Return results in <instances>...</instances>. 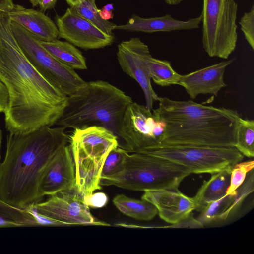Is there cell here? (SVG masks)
Here are the masks:
<instances>
[{
    "label": "cell",
    "mask_w": 254,
    "mask_h": 254,
    "mask_svg": "<svg viewBox=\"0 0 254 254\" xmlns=\"http://www.w3.org/2000/svg\"><path fill=\"white\" fill-rule=\"evenodd\" d=\"M0 80L8 93L4 113L9 133H24L55 125L67 96L45 79L27 60L5 13H0Z\"/></svg>",
    "instance_id": "1"
},
{
    "label": "cell",
    "mask_w": 254,
    "mask_h": 254,
    "mask_svg": "<svg viewBox=\"0 0 254 254\" xmlns=\"http://www.w3.org/2000/svg\"><path fill=\"white\" fill-rule=\"evenodd\" d=\"M63 127L44 126L24 133H9L0 165V200L25 209L40 202L39 184L47 165L69 142Z\"/></svg>",
    "instance_id": "2"
},
{
    "label": "cell",
    "mask_w": 254,
    "mask_h": 254,
    "mask_svg": "<svg viewBox=\"0 0 254 254\" xmlns=\"http://www.w3.org/2000/svg\"><path fill=\"white\" fill-rule=\"evenodd\" d=\"M158 101L152 112L165 124L160 144L235 147L241 118L236 111L191 100Z\"/></svg>",
    "instance_id": "3"
},
{
    "label": "cell",
    "mask_w": 254,
    "mask_h": 254,
    "mask_svg": "<svg viewBox=\"0 0 254 254\" xmlns=\"http://www.w3.org/2000/svg\"><path fill=\"white\" fill-rule=\"evenodd\" d=\"M132 102L123 91L110 83L96 80L67 96L63 113L55 125L65 128L104 127L120 138V127L125 111Z\"/></svg>",
    "instance_id": "4"
},
{
    "label": "cell",
    "mask_w": 254,
    "mask_h": 254,
    "mask_svg": "<svg viewBox=\"0 0 254 254\" xmlns=\"http://www.w3.org/2000/svg\"><path fill=\"white\" fill-rule=\"evenodd\" d=\"M191 174L188 168L168 159L133 153L128 155L123 168L119 172L101 177L100 184L135 191L176 190Z\"/></svg>",
    "instance_id": "5"
},
{
    "label": "cell",
    "mask_w": 254,
    "mask_h": 254,
    "mask_svg": "<svg viewBox=\"0 0 254 254\" xmlns=\"http://www.w3.org/2000/svg\"><path fill=\"white\" fill-rule=\"evenodd\" d=\"M69 142L76 188L83 197L90 195L101 189L103 166L108 153L119 146L118 137L104 127L93 126L74 129Z\"/></svg>",
    "instance_id": "6"
},
{
    "label": "cell",
    "mask_w": 254,
    "mask_h": 254,
    "mask_svg": "<svg viewBox=\"0 0 254 254\" xmlns=\"http://www.w3.org/2000/svg\"><path fill=\"white\" fill-rule=\"evenodd\" d=\"M238 10L235 0H203L202 43L209 56L227 59L235 50Z\"/></svg>",
    "instance_id": "7"
},
{
    "label": "cell",
    "mask_w": 254,
    "mask_h": 254,
    "mask_svg": "<svg viewBox=\"0 0 254 254\" xmlns=\"http://www.w3.org/2000/svg\"><path fill=\"white\" fill-rule=\"evenodd\" d=\"M139 153L168 159L195 174H212L232 167L244 158L235 147L187 144H160Z\"/></svg>",
    "instance_id": "8"
},
{
    "label": "cell",
    "mask_w": 254,
    "mask_h": 254,
    "mask_svg": "<svg viewBox=\"0 0 254 254\" xmlns=\"http://www.w3.org/2000/svg\"><path fill=\"white\" fill-rule=\"evenodd\" d=\"M11 28L26 58L53 86L69 96L85 84L86 82L74 69L62 64L51 55L32 34L12 21Z\"/></svg>",
    "instance_id": "9"
},
{
    "label": "cell",
    "mask_w": 254,
    "mask_h": 254,
    "mask_svg": "<svg viewBox=\"0 0 254 254\" xmlns=\"http://www.w3.org/2000/svg\"><path fill=\"white\" fill-rule=\"evenodd\" d=\"M164 122L146 106L133 101L128 105L120 127V147L130 153L159 145Z\"/></svg>",
    "instance_id": "10"
},
{
    "label": "cell",
    "mask_w": 254,
    "mask_h": 254,
    "mask_svg": "<svg viewBox=\"0 0 254 254\" xmlns=\"http://www.w3.org/2000/svg\"><path fill=\"white\" fill-rule=\"evenodd\" d=\"M33 207L38 214L58 221L63 225L110 226L93 216L76 185L50 195L46 201L33 205Z\"/></svg>",
    "instance_id": "11"
},
{
    "label": "cell",
    "mask_w": 254,
    "mask_h": 254,
    "mask_svg": "<svg viewBox=\"0 0 254 254\" xmlns=\"http://www.w3.org/2000/svg\"><path fill=\"white\" fill-rule=\"evenodd\" d=\"M117 59L124 72L135 80L142 89L146 106L152 110L158 96L153 90L148 70V61L151 56L148 46L139 38L132 37L118 45Z\"/></svg>",
    "instance_id": "12"
},
{
    "label": "cell",
    "mask_w": 254,
    "mask_h": 254,
    "mask_svg": "<svg viewBox=\"0 0 254 254\" xmlns=\"http://www.w3.org/2000/svg\"><path fill=\"white\" fill-rule=\"evenodd\" d=\"M58 38L85 50L102 48L111 45L114 35H109L81 16L71 7L55 17Z\"/></svg>",
    "instance_id": "13"
},
{
    "label": "cell",
    "mask_w": 254,
    "mask_h": 254,
    "mask_svg": "<svg viewBox=\"0 0 254 254\" xmlns=\"http://www.w3.org/2000/svg\"><path fill=\"white\" fill-rule=\"evenodd\" d=\"M75 169L69 145L63 147L46 168L39 184V192L42 197L75 186Z\"/></svg>",
    "instance_id": "14"
},
{
    "label": "cell",
    "mask_w": 254,
    "mask_h": 254,
    "mask_svg": "<svg viewBox=\"0 0 254 254\" xmlns=\"http://www.w3.org/2000/svg\"><path fill=\"white\" fill-rule=\"evenodd\" d=\"M141 199L153 204L159 217L171 224L186 218L197 208L193 198L184 194L178 189L145 191Z\"/></svg>",
    "instance_id": "15"
},
{
    "label": "cell",
    "mask_w": 254,
    "mask_h": 254,
    "mask_svg": "<svg viewBox=\"0 0 254 254\" xmlns=\"http://www.w3.org/2000/svg\"><path fill=\"white\" fill-rule=\"evenodd\" d=\"M234 59L221 62L186 75H182L178 85L182 86L192 99L200 94L217 96L220 90L227 85L224 80L226 67Z\"/></svg>",
    "instance_id": "16"
},
{
    "label": "cell",
    "mask_w": 254,
    "mask_h": 254,
    "mask_svg": "<svg viewBox=\"0 0 254 254\" xmlns=\"http://www.w3.org/2000/svg\"><path fill=\"white\" fill-rule=\"evenodd\" d=\"M201 23V15L186 20H182L174 18L169 14L150 18H143L133 14L127 23L116 25L115 30L144 33L171 32L198 29Z\"/></svg>",
    "instance_id": "17"
},
{
    "label": "cell",
    "mask_w": 254,
    "mask_h": 254,
    "mask_svg": "<svg viewBox=\"0 0 254 254\" xmlns=\"http://www.w3.org/2000/svg\"><path fill=\"white\" fill-rule=\"evenodd\" d=\"M6 14L11 21L24 28L40 41L49 42L58 38L56 23L42 12L14 4Z\"/></svg>",
    "instance_id": "18"
},
{
    "label": "cell",
    "mask_w": 254,
    "mask_h": 254,
    "mask_svg": "<svg viewBox=\"0 0 254 254\" xmlns=\"http://www.w3.org/2000/svg\"><path fill=\"white\" fill-rule=\"evenodd\" d=\"M232 167L212 174L208 180L203 181L193 197L197 205V211H201L209 202L219 199L226 194L230 185Z\"/></svg>",
    "instance_id": "19"
},
{
    "label": "cell",
    "mask_w": 254,
    "mask_h": 254,
    "mask_svg": "<svg viewBox=\"0 0 254 254\" xmlns=\"http://www.w3.org/2000/svg\"><path fill=\"white\" fill-rule=\"evenodd\" d=\"M39 41L51 55L62 64L74 69H87L81 52L70 43L58 39L49 42Z\"/></svg>",
    "instance_id": "20"
},
{
    "label": "cell",
    "mask_w": 254,
    "mask_h": 254,
    "mask_svg": "<svg viewBox=\"0 0 254 254\" xmlns=\"http://www.w3.org/2000/svg\"><path fill=\"white\" fill-rule=\"evenodd\" d=\"M113 202L121 212L138 220L149 221L157 214L155 207L145 200L135 199L122 194L117 195Z\"/></svg>",
    "instance_id": "21"
},
{
    "label": "cell",
    "mask_w": 254,
    "mask_h": 254,
    "mask_svg": "<svg viewBox=\"0 0 254 254\" xmlns=\"http://www.w3.org/2000/svg\"><path fill=\"white\" fill-rule=\"evenodd\" d=\"M39 226L27 209L12 206L0 200V227Z\"/></svg>",
    "instance_id": "22"
},
{
    "label": "cell",
    "mask_w": 254,
    "mask_h": 254,
    "mask_svg": "<svg viewBox=\"0 0 254 254\" xmlns=\"http://www.w3.org/2000/svg\"><path fill=\"white\" fill-rule=\"evenodd\" d=\"M147 64L149 76L156 84L161 86L178 85L181 75L172 68L169 61L151 56Z\"/></svg>",
    "instance_id": "23"
},
{
    "label": "cell",
    "mask_w": 254,
    "mask_h": 254,
    "mask_svg": "<svg viewBox=\"0 0 254 254\" xmlns=\"http://www.w3.org/2000/svg\"><path fill=\"white\" fill-rule=\"evenodd\" d=\"M244 156H254V121L241 118L238 127L235 146Z\"/></svg>",
    "instance_id": "24"
},
{
    "label": "cell",
    "mask_w": 254,
    "mask_h": 254,
    "mask_svg": "<svg viewBox=\"0 0 254 254\" xmlns=\"http://www.w3.org/2000/svg\"><path fill=\"white\" fill-rule=\"evenodd\" d=\"M72 8L105 34L113 35V31L117 25L102 19L99 14L100 9L93 6L86 0H82L80 4Z\"/></svg>",
    "instance_id": "25"
},
{
    "label": "cell",
    "mask_w": 254,
    "mask_h": 254,
    "mask_svg": "<svg viewBox=\"0 0 254 254\" xmlns=\"http://www.w3.org/2000/svg\"><path fill=\"white\" fill-rule=\"evenodd\" d=\"M235 195L236 194H226L220 198L209 202L200 211L201 213L197 219L203 225L217 221L219 217L231 205Z\"/></svg>",
    "instance_id": "26"
},
{
    "label": "cell",
    "mask_w": 254,
    "mask_h": 254,
    "mask_svg": "<svg viewBox=\"0 0 254 254\" xmlns=\"http://www.w3.org/2000/svg\"><path fill=\"white\" fill-rule=\"evenodd\" d=\"M254 190V171H250L243 183L236 190L235 199L229 207L218 218L217 221H225L232 216L242 204L247 197Z\"/></svg>",
    "instance_id": "27"
},
{
    "label": "cell",
    "mask_w": 254,
    "mask_h": 254,
    "mask_svg": "<svg viewBox=\"0 0 254 254\" xmlns=\"http://www.w3.org/2000/svg\"><path fill=\"white\" fill-rule=\"evenodd\" d=\"M128 154L126 149L120 146L113 149L108 153L105 160L101 178L111 176L119 172L123 168Z\"/></svg>",
    "instance_id": "28"
},
{
    "label": "cell",
    "mask_w": 254,
    "mask_h": 254,
    "mask_svg": "<svg viewBox=\"0 0 254 254\" xmlns=\"http://www.w3.org/2000/svg\"><path fill=\"white\" fill-rule=\"evenodd\" d=\"M254 168V161L238 162L233 166L231 170L230 185L226 194H236V190L243 183L247 174Z\"/></svg>",
    "instance_id": "29"
},
{
    "label": "cell",
    "mask_w": 254,
    "mask_h": 254,
    "mask_svg": "<svg viewBox=\"0 0 254 254\" xmlns=\"http://www.w3.org/2000/svg\"><path fill=\"white\" fill-rule=\"evenodd\" d=\"M240 28L245 39L253 50H254V5L249 11L245 12L239 21Z\"/></svg>",
    "instance_id": "30"
},
{
    "label": "cell",
    "mask_w": 254,
    "mask_h": 254,
    "mask_svg": "<svg viewBox=\"0 0 254 254\" xmlns=\"http://www.w3.org/2000/svg\"><path fill=\"white\" fill-rule=\"evenodd\" d=\"M84 201L89 207L92 208H101L105 206L108 202V198L104 192L93 193L90 195L84 197Z\"/></svg>",
    "instance_id": "31"
},
{
    "label": "cell",
    "mask_w": 254,
    "mask_h": 254,
    "mask_svg": "<svg viewBox=\"0 0 254 254\" xmlns=\"http://www.w3.org/2000/svg\"><path fill=\"white\" fill-rule=\"evenodd\" d=\"M204 225L197 219L194 218L192 213L180 221L161 228H201Z\"/></svg>",
    "instance_id": "32"
},
{
    "label": "cell",
    "mask_w": 254,
    "mask_h": 254,
    "mask_svg": "<svg viewBox=\"0 0 254 254\" xmlns=\"http://www.w3.org/2000/svg\"><path fill=\"white\" fill-rule=\"evenodd\" d=\"M58 0H29L33 7L39 6L42 11L53 8L55 6Z\"/></svg>",
    "instance_id": "33"
},
{
    "label": "cell",
    "mask_w": 254,
    "mask_h": 254,
    "mask_svg": "<svg viewBox=\"0 0 254 254\" xmlns=\"http://www.w3.org/2000/svg\"><path fill=\"white\" fill-rule=\"evenodd\" d=\"M8 104V93L4 84L0 80V113H4Z\"/></svg>",
    "instance_id": "34"
},
{
    "label": "cell",
    "mask_w": 254,
    "mask_h": 254,
    "mask_svg": "<svg viewBox=\"0 0 254 254\" xmlns=\"http://www.w3.org/2000/svg\"><path fill=\"white\" fill-rule=\"evenodd\" d=\"M113 5L111 4L105 6L101 10L100 9L99 14L101 18L104 20H108L113 17L112 12Z\"/></svg>",
    "instance_id": "35"
},
{
    "label": "cell",
    "mask_w": 254,
    "mask_h": 254,
    "mask_svg": "<svg viewBox=\"0 0 254 254\" xmlns=\"http://www.w3.org/2000/svg\"><path fill=\"white\" fill-rule=\"evenodd\" d=\"M14 5L12 0H0V13H7Z\"/></svg>",
    "instance_id": "36"
},
{
    "label": "cell",
    "mask_w": 254,
    "mask_h": 254,
    "mask_svg": "<svg viewBox=\"0 0 254 254\" xmlns=\"http://www.w3.org/2000/svg\"><path fill=\"white\" fill-rule=\"evenodd\" d=\"M65 1L70 6V7L73 8L80 4L82 0H65Z\"/></svg>",
    "instance_id": "37"
},
{
    "label": "cell",
    "mask_w": 254,
    "mask_h": 254,
    "mask_svg": "<svg viewBox=\"0 0 254 254\" xmlns=\"http://www.w3.org/2000/svg\"><path fill=\"white\" fill-rule=\"evenodd\" d=\"M165 2L170 5H176L181 3L184 0H164Z\"/></svg>",
    "instance_id": "38"
},
{
    "label": "cell",
    "mask_w": 254,
    "mask_h": 254,
    "mask_svg": "<svg viewBox=\"0 0 254 254\" xmlns=\"http://www.w3.org/2000/svg\"><path fill=\"white\" fill-rule=\"evenodd\" d=\"M2 131L0 129V160H1V155H0V150H1V143H2Z\"/></svg>",
    "instance_id": "39"
},
{
    "label": "cell",
    "mask_w": 254,
    "mask_h": 254,
    "mask_svg": "<svg viewBox=\"0 0 254 254\" xmlns=\"http://www.w3.org/2000/svg\"><path fill=\"white\" fill-rule=\"evenodd\" d=\"M88 2L91 5L95 8H97L95 4V0H85Z\"/></svg>",
    "instance_id": "40"
}]
</instances>
